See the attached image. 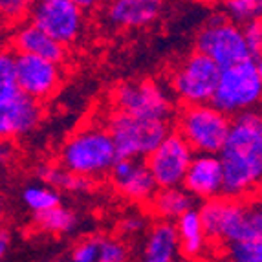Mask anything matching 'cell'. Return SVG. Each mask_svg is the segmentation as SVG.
I'll use <instances>...</instances> for the list:
<instances>
[{
	"label": "cell",
	"mask_w": 262,
	"mask_h": 262,
	"mask_svg": "<svg viewBox=\"0 0 262 262\" xmlns=\"http://www.w3.org/2000/svg\"><path fill=\"white\" fill-rule=\"evenodd\" d=\"M219 75L220 68L209 57L192 52L172 70L169 92L184 106L207 105L213 99Z\"/></svg>",
	"instance_id": "ba28073f"
},
{
	"label": "cell",
	"mask_w": 262,
	"mask_h": 262,
	"mask_svg": "<svg viewBox=\"0 0 262 262\" xmlns=\"http://www.w3.org/2000/svg\"><path fill=\"white\" fill-rule=\"evenodd\" d=\"M194 152L182 136L169 132L165 140L145 158V165L150 170L158 189L182 187L184 176Z\"/></svg>",
	"instance_id": "8fae6325"
},
{
	"label": "cell",
	"mask_w": 262,
	"mask_h": 262,
	"mask_svg": "<svg viewBox=\"0 0 262 262\" xmlns=\"http://www.w3.org/2000/svg\"><path fill=\"white\" fill-rule=\"evenodd\" d=\"M194 52L209 57L220 70L249 59L242 28L227 20L222 11L211 13L206 24L200 28Z\"/></svg>",
	"instance_id": "9c48e42d"
},
{
	"label": "cell",
	"mask_w": 262,
	"mask_h": 262,
	"mask_svg": "<svg viewBox=\"0 0 262 262\" xmlns=\"http://www.w3.org/2000/svg\"><path fill=\"white\" fill-rule=\"evenodd\" d=\"M15 75L20 94L42 103L59 90L62 81L61 66L33 55L15 53Z\"/></svg>",
	"instance_id": "7c38bea8"
},
{
	"label": "cell",
	"mask_w": 262,
	"mask_h": 262,
	"mask_svg": "<svg viewBox=\"0 0 262 262\" xmlns=\"http://www.w3.org/2000/svg\"><path fill=\"white\" fill-rule=\"evenodd\" d=\"M128 248L125 242L118 238H105L101 241L97 262H128Z\"/></svg>",
	"instance_id": "83f0119b"
},
{
	"label": "cell",
	"mask_w": 262,
	"mask_h": 262,
	"mask_svg": "<svg viewBox=\"0 0 262 262\" xmlns=\"http://www.w3.org/2000/svg\"><path fill=\"white\" fill-rule=\"evenodd\" d=\"M33 222H35V226L39 227L40 231L53 233V235H64V233H72L77 227L79 216L70 207L57 206L53 209L44 211V213L33 214Z\"/></svg>",
	"instance_id": "7402d4cb"
},
{
	"label": "cell",
	"mask_w": 262,
	"mask_h": 262,
	"mask_svg": "<svg viewBox=\"0 0 262 262\" xmlns=\"http://www.w3.org/2000/svg\"><path fill=\"white\" fill-rule=\"evenodd\" d=\"M262 97V66L258 59L233 64L220 70L219 83L214 88L211 105L219 108L227 118L255 110Z\"/></svg>",
	"instance_id": "277c9868"
},
{
	"label": "cell",
	"mask_w": 262,
	"mask_h": 262,
	"mask_svg": "<svg viewBox=\"0 0 262 262\" xmlns=\"http://www.w3.org/2000/svg\"><path fill=\"white\" fill-rule=\"evenodd\" d=\"M162 8L158 0H116L106 8V18L118 28H143L162 15Z\"/></svg>",
	"instance_id": "2e32d148"
},
{
	"label": "cell",
	"mask_w": 262,
	"mask_h": 262,
	"mask_svg": "<svg viewBox=\"0 0 262 262\" xmlns=\"http://www.w3.org/2000/svg\"><path fill=\"white\" fill-rule=\"evenodd\" d=\"M22 202H24V206L28 209L33 211V214H39L61 206V192L40 184V182H35V184H28L24 187Z\"/></svg>",
	"instance_id": "603a6c76"
},
{
	"label": "cell",
	"mask_w": 262,
	"mask_h": 262,
	"mask_svg": "<svg viewBox=\"0 0 262 262\" xmlns=\"http://www.w3.org/2000/svg\"><path fill=\"white\" fill-rule=\"evenodd\" d=\"M110 180L123 198L138 204L149 202L158 189L145 160H116L110 169Z\"/></svg>",
	"instance_id": "4fadbf2b"
},
{
	"label": "cell",
	"mask_w": 262,
	"mask_h": 262,
	"mask_svg": "<svg viewBox=\"0 0 262 262\" xmlns=\"http://www.w3.org/2000/svg\"><path fill=\"white\" fill-rule=\"evenodd\" d=\"M182 187L194 200L222 196V165L216 154H194L184 176Z\"/></svg>",
	"instance_id": "9a60e30c"
},
{
	"label": "cell",
	"mask_w": 262,
	"mask_h": 262,
	"mask_svg": "<svg viewBox=\"0 0 262 262\" xmlns=\"http://www.w3.org/2000/svg\"><path fill=\"white\" fill-rule=\"evenodd\" d=\"M226 18L236 26H246L249 22L260 20L262 2L260 0H229L222 4Z\"/></svg>",
	"instance_id": "cb8c5ba5"
},
{
	"label": "cell",
	"mask_w": 262,
	"mask_h": 262,
	"mask_svg": "<svg viewBox=\"0 0 262 262\" xmlns=\"http://www.w3.org/2000/svg\"><path fill=\"white\" fill-rule=\"evenodd\" d=\"M180 253V241L174 224L158 220L147 233L140 262H174Z\"/></svg>",
	"instance_id": "ac0fdd59"
},
{
	"label": "cell",
	"mask_w": 262,
	"mask_h": 262,
	"mask_svg": "<svg viewBox=\"0 0 262 262\" xmlns=\"http://www.w3.org/2000/svg\"><path fill=\"white\" fill-rule=\"evenodd\" d=\"M174 227L180 241V253L185 258H198L206 251L207 238L204 235V227H202L196 207L182 214L174 222Z\"/></svg>",
	"instance_id": "ffe728a7"
},
{
	"label": "cell",
	"mask_w": 262,
	"mask_h": 262,
	"mask_svg": "<svg viewBox=\"0 0 262 262\" xmlns=\"http://www.w3.org/2000/svg\"><path fill=\"white\" fill-rule=\"evenodd\" d=\"M103 236H86L70 251V262H97Z\"/></svg>",
	"instance_id": "4316f807"
},
{
	"label": "cell",
	"mask_w": 262,
	"mask_h": 262,
	"mask_svg": "<svg viewBox=\"0 0 262 262\" xmlns=\"http://www.w3.org/2000/svg\"><path fill=\"white\" fill-rule=\"evenodd\" d=\"M194 209V198L184 187L156 189L149 200V211L160 222L174 224L187 211Z\"/></svg>",
	"instance_id": "d6986e66"
},
{
	"label": "cell",
	"mask_w": 262,
	"mask_h": 262,
	"mask_svg": "<svg viewBox=\"0 0 262 262\" xmlns=\"http://www.w3.org/2000/svg\"><path fill=\"white\" fill-rule=\"evenodd\" d=\"M147 227V220H145L143 214H128L119 222V229H121L123 235H140Z\"/></svg>",
	"instance_id": "4dcf8cb0"
},
{
	"label": "cell",
	"mask_w": 262,
	"mask_h": 262,
	"mask_svg": "<svg viewBox=\"0 0 262 262\" xmlns=\"http://www.w3.org/2000/svg\"><path fill=\"white\" fill-rule=\"evenodd\" d=\"M44 118L42 105L18 94L15 99L0 106V141H11L31 134Z\"/></svg>",
	"instance_id": "5bb4252c"
},
{
	"label": "cell",
	"mask_w": 262,
	"mask_h": 262,
	"mask_svg": "<svg viewBox=\"0 0 262 262\" xmlns=\"http://www.w3.org/2000/svg\"><path fill=\"white\" fill-rule=\"evenodd\" d=\"M2 209H4V202H2V196H0V213H2Z\"/></svg>",
	"instance_id": "836d02e7"
},
{
	"label": "cell",
	"mask_w": 262,
	"mask_h": 262,
	"mask_svg": "<svg viewBox=\"0 0 262 262\" xmlns=\"http://www.w3.org/2000/svg\"><path fill=\"white\" fill-rule=\"evenodd\" d=\"M35 176L39 178L40 184L48 185L55 191L83 194V192H90L94 189V180L75 176L66 169H62L61 165H53V163L39 165L35 169Z\"/></svg>",
	"instance_id": "44dd1931"
},
{
	"label": "cell",
	"mask_w": 262,
	"mask_h": 262,
	"mask_svg": "<svg viewBox=\"0 0 262 262\" xmlns=\"http://www.w3.org/2000/svg\"><path fill=\"white\" fill-rule=\"evenodd\" d=\"M174 262H178V260H174Z\"/></svg>",
	"instance_id": "d590c367"
},
{
	"label": "cell",
	"mask_w": 262,
	"mask_h": 262,
	"mask_svg": "<svg viewBox=\"0 0 262 262\" xmlns=\"http://www.w3.org/2000/svg\"><path fill=\"white\" fill-rule=\"evenodd\" d=\"M9 246H11V238H9V233L8 231H2V229H0V262L4 260L6 255H8Z\"/></svg>",
	"instance_id": "d6a6232c"
},
{
	"label": "cell",
	"mask_w": 262,
	"mask_h": 262,
	"mask_svg": "<svg viewBox=\"0 0 262 262\" xmlns=\"http://www.w3.org/2000/svg\"><path fill=\"white\" fill-rule=\"evenodd\" d=\"M231 127L227 118L211 103L182 106L176 118V134L191 147L194 154H219Z\"/></svg>",
	"instance_id": "5b68a950"
},
{
	"label": "cell",
	"mask_w": 262,
	"mask_h": 262,
	"mask_svg": "<svg viewBox=\"0 0 262 262\" xmlns=\"http://www.w3.org/2000/svg\"><path fill=\"white\" fill-rule=\"evenodd\" d=\"M206 238L222 244L262 241V207L257 198L216 196L198 207Z\"/></svg>",
	"instance_id": "7a4b0ae2"
},
{
	"label": "cell",
	"mask_w": 262,
	"mask_h": 262,
	"mask_svg": "<svg viewBox=\"0 0 262 262\" xmlns=\"http://www.w3.org/2000/svg\"><path fill=\"white\" fill-rule=\"evenodd\" d=\"M20 94L15 75V53L0 50V106H4Z\"/></svg>",
	"instance_id": "d4e9b609"
},
{
	"label": "cell",
	"mask_w": 262,
	"mask_h": 262,
	"mask_svg": "<svg viewBox=\"0 0 262 262\" xmlns=\"http://www.w3.org/2000/svg\"><path fill=\"white\" fill-rule=\"evenodd\" d=\"M116 112L136 119L169 123L174 116V97L169 88L154 79H138L119 84L114 90Z\"/></svg>",
	"instance_id": "8992f818"
},
{
	"label": "cell",
	"mask_w": 262,
	"mask_h": 262,
	"mask_svg": "<svg viewBox=\"0 0 262 262\" xmlns=\"http://www.w3.org/2000/svg\"><path fill=\"white\" fill-rule=\"evenodd\" d=\"M15 156L13 145L11 141H0V167L8 165Z\"/></svg>",
	"instance_id": "1f68e13d"
},
{
	"label": "cell",
	"mask_w": 262,
	"mask_h": 262,
	"mask_svg": "<svg viewBox=\"0 0 262 262\" xmlns=\"http://www.w3.org/2000/svg\"><path fill=\"white\" fill-rule=\"evenodd\" d=\"M216 156L222 165V196L253 198L262 178V118L257 110L231 118L229 134Z\"/></svg>",
	"instance_id": "6da1fadb"
},
{
	"label": "cell",
	"mask_w": 262,
	"mask_h": 262,
	"mask_svg": "<svg viewBox=\"0 0 262 262\" xmlns=\"http://www.w3.org/2000/svg\"><path fill=\"white\" fill-rule=\"evenodd\" d=\"M31 2H22V0H2L0 2V15H4L6 18L17 20L22 18L26 13H30Z\"/></svg>",
	"instance_id": "f546056e"
},
{
	"label": "cell",
	"mask_w": 262,
	"mask_h": 262,
	"mask_svg": "<svg viewBox=\"0 0 262 262\" xmlns=\"http://www.w3.org/2000/svg\"><path fill=\"white\" fill-rule=\"evenodd\" d=\"M116 149L108 130L101 125L79 128L62 143L59 165L81 178H101L116 163Z\"/></svg>",
	"instance_id": "3957f363"
},
{
	"label": "cell",
	"mask_w": 262,
	"mask_h": 262,
	"mask_svg": "<svg viewBox=\"0 0 262 262\" xmlns=\"http://www.w3.org/2000/svg\"><path fill=\"white\" fill-rule=\"evenodd\" d=\"M227 262H262V241L227 246Z\"/></svg>",
	"instance_id": "484cf974"
},
{
	"label": "cell",
	"mask_w": 262,
	"mask_h": 262,
	"mask_svg": "<svg viewBox=\"0 0 262 262\" xmlns=\"http://www.w3.org/2000/svg\"><path fill=\"white\" fill-rule=\"evenodd\" d=\"M118 160H145L170 132L169 123L136 119L114 112L106 125Z\"/></svg>",
	"instance_id": "52a82bcc"
},
{
	"label": "cell",
	"mask_w": 262,
	"mask_h": 262,
	"mask_svg": "<svg viewBox=\"0 0 262 262\" xmlns=\"http://www.w3.org/2000/svg\"><path fill=\"white\" fill-rule=\"evenodd\" d=\"M55 262H62V260H55Z\"/></svg>",
	"instance_id": "e575fe53"
},
{
	"label": "cell",
	"mask_w": 262,
	"mask_h": 262,
	"mask_svg": "<svg viewBox=\"0 0 262 262\" xmlns=\"http://www.w3.org/2000/svg\"><path fill=\"white\" fill-rule=\"evenodd\" d=\"M13 48L22 55H33L44 61L61 64L66 57V48L50 39L44 31L35 28L33 24H24L18 28L13 35Z\"/></svg>",
	"instance_id": "e0dca14e"
},
{
	"label": "cell",
	"mask_w": 262,
	"mask_h": 262,
	"mask_svg": "<svg viewBox=\"0 0 262 262\" xmlns=\"http://www.w3.org/2000/svg\"><path fill=\"white\" fill-rule=\"evenodd\" d=\"M30 24L61 46L74 44L84 28V11L75 0H40L31 4Z\"/></svg>",
	"instance_id": "30bf717a"
},
{
	"label": "cell",
	"mask_w": 262,
	"mask_h": 262,
	"mask_svg": "<svg viewBox=\"0 0 262 262\" xmlns=\"http://www.w3.org/2000/svg\"><path fill=\"white\" fill-rule=\"evenodd\" d=\"M242 37H244L246 48L249 52L251 59H258L260 61L262 55V24L260 20H253L242 26Z\"/></svg>",
	"instance_id": "f1b7e54d"
}]
</instances>
